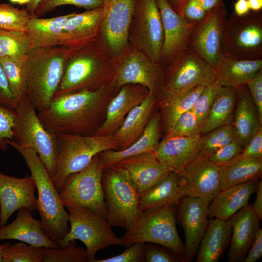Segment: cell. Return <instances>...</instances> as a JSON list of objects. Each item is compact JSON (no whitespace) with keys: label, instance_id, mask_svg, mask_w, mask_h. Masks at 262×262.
Segmentation results:
<instances>
[{"label":"cell","instance_id":"f35d334b","mask_svg":"<svg viewBox=\"0 0 262 262\" xmlns=\"http://www.w3.org/2000/svg\"><path fill=\"white\" fill-rule=\"evenodd\" d=\"M237 139L231 124L219 127L201 135L198 141L199 155L209 157L230 142Z\"/></svg>","mask_w":262,"mask_h":262},{"label":"cell","instance_id":"277c9868","mask_svg":"<svg viewBox=\"0 0 262 262\" xmlns=\"http://www.w3.org/2000/svg\"><path fill=\"white\" fill-rule=\"evenodd\" d=\"M70 49L65 46L34 47L28 53L26 95L38 112L45 110L55 96Z\"/></svg>","mask_w":262,"mask_h":262},{"label":"cell","instance_id":"e0dca14e","mask_svg":"<svg viewBox=\"0 0 262 262\" xmlns=\"http://www.w3.org/2000/svg\"><path fill=\"white\" fill-rule=\"evenodd\" d=\"M219 166L200 155L178 172L184 196L200 198L210 203L220 191Z\"/></svg>","mask_w":262,"mask_h":262},{"label":"cell","instance_id":"11a10c76","mask_svg":"<svg viewBox=\"0 0 262 262\" xmlns=\"http://www.w3.org/2000/svg\"><path fill=\"white\" fill-rule=\"evenodd\" d=\"M206 14L207 11L195 0H189L184 9V17L190 22H198L204 18Z\"/></svg>","mask_w":262,"mask_h":262},{"label":"cell","instance_id":"44dd1931","mask_svg":"<svg viewBox=\"0 0 262 262\" xmlns=\"http://www.w3.org/2000/svg\"><path fill=\"white\" fill-rule=\"evenodd\" d=\"M148 93L147 88L139 84H127L121 86L106 105L105 119L94 134H113L130 111L140 103Z\"/></svg>","mask_w":262,"mask_h":262},{"label":"cell","instance_id":"30bf717a","mask_svg":"<svg viewBox=\"0 0 262 262\" xmlns=\"http://www.w3.org/2000/svg\"><path fill=\"white\" fill-rule=\"evenodd\" d=\"M104 170L98 154L84 168L69 175L59 193L63 206L84 207L105 218L106 207L102 184Z\"/></svg>","mask_w":262,"mask_h":262},{"label":"cell","instance_id":"4316f807","mask_svg":"<svg viewBox=\"0 0 262 262\" xmlns=\"http://www.w3.org/2000/svg\"><path fill=\"white\" fill-rule=\"evenodd\" d=\"M161 126L162 115L158 113L151 116L142 136L131 146L122 150H108L99 153L104 169L124 159L154 152L160 143Z\"/></svg>","mask_w":262,"mask_h":262},{"label":"cell","instance_id":"e575fe53","mask_svg":"<svg viewBox=\"0 0 262 262\" xmlns=\"http://www.w3.org/2000/svg\"><path fill=\"white\" fill-rule=\"evenodd\" d=\"M205 86H197L180 94L162 93L157 98L162 111L164 131L167 134L179 117L191 110Z\"/></svg>","mask_w":262,"mask_h":262},{"label":"cell","instance_id":"83f0119b","mask_svg":"<svg viewBox=\"0 0 262 262\" xmlns=\"http://www.w3.org/2000/svg\"><path fill=\"white\" fill-rule=\"evenodd\" d=\"M259 180L220 190L209 204V217L228 220L248 203L256 191Z\"/></svg>","mask_w":262,"mask_h":262},{"label":"cell","instance_id":"7a4b0ae2","mask_svg":"<svg viewBox=\"0 0 262 262\" xmlns=\"http://www.w3.org/2000/svg\"><path fill=\"white\" fill-rule=\"evenodd\" d=\"M23 158L37 191L36 210L40 216L45 234L58 247L69 232V213L63 206L52 179L37 153L33 149L23 147L12 140H7Z\"/></svg>","mask_w":262,"mask_h":262},{"label":"cell","instance_id":"91938a15","mask_svg":"<svg viewBox=\"0 0 262 262\" xmlns=\"http://www.w3.org/2000/svg\"><path fill=\"white\" fill-rule=\"evenodd\" d=\"M206 11L225 5L223 0H195Z\"/></svg>","mask_w":262,"mask_h":262},{"label":"cell","instance_id":"4dcf8cb0","mask_svg":"<svg viewBox=\"0 0 262 262\" xmlns=\"http://www.w3.org/2000/svg\"><path fill=\"white\" fill-rule=\"evenodd\" d=\"M232 234L230 220H209L201 240L196 262H218L230 244Z\"/></svg>","mask_w":262,"mask_h":262},{"label":"cell","instance_id":"8992f818","mask_svg":"<svg viewBox=\"0 0 262 262\" xmlns=\"http://www.w3.org/2000/svg\"><path fill=\"white\" fill-rule=\"evenodd\" d=\"M57 139L58 155L52 180L59 193L62 190L66 178L84 168L95 156L108 150L119 149L114 134H61L57 136Z\"/></svg>","mask_w":262,"mask_h":262},{"label":"cell","instance_id":"74e56055","mask_svg":"<svg viewBox=\"0 0 262 262\" xmlns=\"http://www.w3.org/2000/svg\"><path fill=\"white\" fill-rule=\"evenodd\" d=\"M28 54L0 58L11 92L18 103L26 97V66Z\"/></svg>","mask_w":262,"mask_h":262},{"label":"cell","instance_id":"ab89813d","mask_svg":"<svg viewBox=\"0 0 262 262\" xmlns=\"http://www.w3.org/2000/svg\"><path fill=\"white\" fill-rule=\"evenodd\" d=\"M33 48L26 32L0 29V58L27 54Z\"/></svg>","mask_w":262,"mask_h":262},{"label":"cell","instance_id":"d6986e66","mask_svg":"<svg viewBox=\"0 0 262 262\" xmlns=\"http://www.w3.org/2000/svg\"><path fill=\"white\" fill-rule=\"evenodd\" d=\"M36 185L31 175L17 178L0 172V228L7 225L13 213L25 208L36 210Z\"/></svg>","mask_w":262,"mask_h":262},{"label":"cell","instance_id":"ee69618b","mask_svg":"<svg viewBox=\"0 0 262 262\" xmlns=\"http://www.w3.org/2000/svg\"><path fill=\"white\" fill-rule=\"evenodd\" d=\"M102 4L103 0H43L36 8L33 16L41 17L62 5H72L89 10Z\"/></svg>","mask_w":262,"mask_h":262},{"label":"cell","instance_id":"52a82bcc","mask_svg":"<svg viewBox=\"0 0 262 262\" xmlns=\"http://www.w3.org/2000/svg\"><path fill=\"white\" fill-rule=\"evenodd\" d=\"M15 110L16 116L12 140L21 147L33 149L52 179L58 155L57 136L45 128L37 111L26 97L18 103Z\"/></svg>","mask_w":262,"mask_h":262},{"label":"cell","instance_id":"7402d4cb","mask_svg":"<svg viewBox=\"0 0 262 262\" xmlns=\"http://www.w3.org/2000/svg\"><path fill=\"white\" fill-rule=\"evenodd\" d=\"M102 16V6L79 14L75 13L66 22L58 45L76 49L96 41Z\"/></svg>","mask_w":262,"mask_h":262},{"label":"cell","instance_id":"6125c7cd","mask_svg":"<svg viewBox=\"0 0 262 262\" xmlns=\"http://www.w3.org/2000/svg\"><path fill=\"white\" fill-rule=\"evenodd\" d=\"M250 10L253 12L261 11L262 0H247Z\"/></svg>","mask_w":262,"mask_h":262},{"label":"cell","instance_id":"03108f58","mask_svg":"<svg viewBox=\"0 0 262 262\" xmlns=\"http://www.w3.org/2000/svg\"><path fill=\"white\" fill-rule=\"evenodd\" d=\"M9 243L6 242H5L3 244L0 245V262H1L2 253L4 249L9 245Z\"/></svg>","mask_w":262,"mask_h":262},{"label":"cell","instance_id":"6da1fadb","mask_svg":"<svg viewBox=\"0 0 262 262\" xmlns=\"http://www.w3.org/2000/svg\"><path fill=\"white\" fill-rule=\"evenodd\" d=\"M118 89L111 82L97 90L82 89L55 96L37 115L45 128L56 136L93 135L98 127L105 104Z\"/></svg>","mask_w":262,"mask_h":262},{"label":"cell","instance_id":"ba28073f","mask_svg":"<svg viewBox=\"0 0 262 262\" xmlns=\"http://www.w3.org/2000/svg\"><path fill=\"white\" fill-rule=\"evenodd\" d=\"M177 204H173L143 215L122 237L124 246L138 242L154 243L170 249L184 259L185 246L177 229Z\"/></svg>","mask_w":262,"mask_h":262},{"label":"cell","instance_id":"d6a6232c","mask_svg":"<svg viewBox=\"0 0 262 262\" xmlns=\"http://www.w3.org/2000/svg\"><path fill=\"white\" fill-rule=\"evenodd\" d=\"M214 69L219 85L236 89L246 84L262 69V59L237 60L221 55Z\"/></svg>","mask_w":262,"mask_h":262},{"label":"cell","instance_id":"ac0fdd59","mask_svg":"<svg viewBox=\"0 0 262 262\" xmlns=\"http://www.w3.org/2000/svg\"><path fill=\"white\" fill-rule=\"evenodd\" d=\"M209 203L195 197L183 196L177 204V213L185 236L184 262L196 254L209 220Z\"/></svg>","mask_w":262,"mask_h":262},{"label":"cell","instance_id":"8d00e7d4","mask_svg":"<svg viewBox=\"0 0 262 262\" xmlns=\"http://www.w3.org/2000/svg\"><path fill=\"white\" fill-rule=\"evenodd\" d=\"M262 174V159L235 157L228 164L219 166L221 190L260 180Z\"/></svg>","mask_w":262,"mask_h":262},{"label":"cell","instance_id":"d4e9b609","mask_svg":"<svg viewBox=\"0 0 262 262\" xmlns=\"http://www.w3.org/2000/svg\"><path fill=\"white\" fill-rule=\"evenodd\" d=\"M117 164L127 170L139 195L172 171L157 159L154 152L127 158Z\"/></svg>","mask_w":262,"mask_h":262},{"label":"cell","instance_id":"ffe728a7","mask_svg":"<svg viewBox=\"0 0 262 262\" xmlns=\"http://www.w3.org/2000/svg\"><path fill=\"white\" fill-rule=\"evenodd\" d=\"M155 0L164 30L160 61L164 68L176 54L188 48L190 36L198 22H190L178 14L166 0Z\"/></svg>","mask_w":262,"mask_h":262},{"label":"cell","instance_id":"603a6c76","mask_svg":"<svg viewBox=\"0 0 262 262\" xmlns=\"http://www.w3.org/2000/svg\"><path fill=\"white\" fill-rule=\"evenodd\" d=\"M232 234L228 253L229 262H244L260 227L251 204H247L230 218Z\"/></svg>","mask_w":262,"mask_h":262},{"label":"cell","instance_id":"836d02e7","mask_svg":"<svg viewBox=\"0 0 262 262\" xmlns=\"http://www.w3.org/2000/svg\"><path fill=\"white\" fill-rule=\"evenodd\" d=\"M237 98L236 89L219 85L208 116L202 127L201 135L219 127L232 123Z\"/></svg>","mask_w":262,"mask_h":262},{"label":"cell","instance_id":"f5cc1de1","mask_svg":"<svg viewBox=\"0 0 262 262\" xmlns=\"http://www.w3.org/2000/svg\"><path fill=\"white\" fill-rule=\"evenodd\" d=\"M246 85L262 121V69L257 72Z\"/></svg>","mask_w":262,"mask_h":262},{"label":"cell","instance_id":"9c48e42d","mask_svg":"<svg viewBox=\"0 0 262 262\" xmlns=\"http://www.w3.org/2000/svg\"><path fill=\"white\" fill-rule=\"evenodd\" d=\"M66 208L69 213L70 228L59 247H64L71 241L79 240L85 246L88 262H93L98 250L113 245L124 246L122 238L115 235L105 218L78 205Z\"/></svg>","mask_w":262,"mask_h":262},{"label":"cell","instance_id":"60d3db41","mask_svg":"<svg viewBox=\"0 0 262 262\" xmlns=\"http://www.w3.org/2000/svg\"><path fill=\"white\" fill-rule=\"evenodd\" d=\"M43 247L24 242L9 245L4 249L1 262H43Z\"/></svg>","mask_w":262,"mask_h":262},{"label":"cell","instance_id":"db71d44e","mask_svg":"<svg viewBox=\"0 0 262 262\" xmlns=\"http://www.w3.org/2000/svg\"><path fill=\"white\" fill-rule=\"evenodd\" d=\"M18 102L12 94L9 83L0 61V104L16 109Z\"/></svg>","mask_w":262,"mask_h":262},{"label":"cell","instance_id":"94428289","mask_svg":"<svg viewBox=\"0 0 262 262\" xmlns=\"http://www.w3.org/2000/svg\"><path fill=\"white\" fill-rule=\"evenodd\" d=\"M173 10L180 15L184 16L185 6L189 0H166Z\"/></svg>","mask_w":262,"mask_h":262},{"label":"cell","instance_id":"816d5d0a","mask_svg":"<svg viewBox=\"0 0 262 262\" xmlns=\"http://www.w3.org/2000/svg\"><path fill=\"white\" fill-rule=\"evenodd\" d=\"M236 157L262 159V126L249 141L242 152Z\"/></svg>","mask_w":262,"mask_h":262},{"label":"cell","instance_id":"681fc988","mask_svg":"<svg viewBox=\"0 0 262 262\" xmlns=\"http://www.w3.org/2000/svg\"><path fill=\"white\" fill-rule=\"evenodd\" d=\"M243 149L244 147L240 142L236 139L213 153L208 159L215 164L221 166L232 161L239 155Z\"/></svg>","mask_w":262,"mask_h":262},{"label":"cell","instance_id":"484cf974","mask_svg":"<svg viewBox=\"0 0 262 262\" xmlns=\"http://www.w3.org/2000/svg\"><path fill=\"white\" fill-rule=\"evenodd\" d=\"M16 216L9 225L0 228V241L13 239L42 247L58 248L44 233L39 221L27 209H18Z\"/></svg>","mask_w":262,"mask_h":262},{"label":"cell","instance_id":"f1b7e54d","mask_svg":"<svg viewBox=\"0 0 262 262\" xmlns=\"http://www.w3.org/2000/svg\"><path fill=\"white\" fill-rule=\"evenodd\" d=\"M157 102V98L149 92L140 103L130 111L113 133L119 145L118 150L128 147L142 136Z\"/></svg>","mask_w":262,"mask_h":262},{"label":"cell","instance_id":"e7e4bbea","mask_svg":"<svg viewBox=\"0 0 262 262\" xmlns=\"http://www.w3.org/2000/svg\"><path fill=\"white\" fill-rule=\"evenodd\" d=\"M12 3L18 4H27L30 0H9Z\"/></svg>","mask_w":262,"mask_h":262},{"label":"cell","instance_id":"f907efd6","mask_svg":"<svg viewBox=\"0 0 262 262\" xmlns=\"http://www.w3.org/2000/svg\"><path fill=\"white\" fill-rule=\"evenodd\" d=\"M144 243H134L118 255L106 259H95L93 262H144Z\"/></svg>","mask_w":262,"mask_h":262},{"label":"cell","instance_id":"3957f363","mask_svg":"<svg viewBox=\"0 0 262 262\" xmlns=\"http://www.w3.org/2000/svg\"><path fill=\"white\" fill-rule=\"evenodd\" d=\"M115 72V59L96 41L70 48L55 96L82 89L97 90L111 83Z\"/></svg>","mask_w":262,"mask_h":262},{"label":"cell","instance_id":"5bb4252c","mask_svg":"<svg viewBox=\"0 0 262 262\" xmlns=\"http://www.w3.org/2000/svg\"><path fill=\"white\" fill-rule=\"evenodd\" d=\"M115 72L112 82L117 88L127 84L145 87L158 98L164 90V68L129 43L115 59Z\"/></svg>","mask_w":262,"mask_h":262},{"label":"cell","instance_id":"f6af8a7d","mask_svg":"<svg viewBox=\"0 0 262 262\" xmlns=\"http://www.w3.org/2000/svg\"><path fill=\"white\" fill-rule=\"evenodd\" d=\"M201 128L195 114L190 110L179 117L171 131L166 135L194 136L200 134Z\"/></svg>","mask_w":262,"mask_h":262},{"label":"cell","instance_id":"4fadbf2b","mask_svg":"<svg viewBox=\"0 0 262 262\" xmlns=\"http://www.w3.org/2000/svg\"><path fill=\"white\" fill-rule=\"evenodd\" d=\"M129 43L160 63L164 30L155 0H136L128 32Z\"/></svg>","mask_w":262,"mask_h":262},{"label":"cell","instance_id":"9f6ffc18","mask_svg":"<svg viewBox=\"0 0 262 262\" xmlns=\"http://www.w3.org/2000/svg\"><path fill=\"white\" fill-rule=\"evenodd\" d=\"M262 255V229L258 230L253 243L244 260V262H255Z\"/></svg>","mask_w":262,"mask_h":262},{"label":"cell","instance_id":"2e32d148","mask_svg":"<svg viewBox=\"0 0 262 262\" xmlns=\"http://www.w3.org/2000/svg\"><path fill=\"white\" fill-rule=\"evenodd\" d=\"M228 12L225 5L207 12L192 31L188 48L214 66L221 56Z\"/></svg>","mask_w":262,"mask_h":262},{"label":"cell","instance_id":"b9f144b4","mask_svg":"<svg viewBox=\"0 0 262 262\" xmlns=\"http://www.w3.org/2000/svg\"><path fill=\"white\" fill-rule=\"evenodd\" d=\"M32 16L26 9H18L7 3H0V29L25 32Z\"/></svg>","mask_w":262,"mask_h":262},{"label":"cell","instance_id":"6f0895ef","mask_svg":"<svg viewBox=\"0 0 262 262\" xmlns=\"http://www.w3.org/2000/svg\"><path fill=\"white\" fill-rule=\"evenodd\" d=\"M256 197L252 207L260 220H262V181H259L255 192Z\"/></svg>","mask_w":262,"mask_h":262},{"label":"cell","instance_id":"cb8c5ba5","mask_svg":"<svg viewBox=\"0 0 262 262\" xmlns=\"http://www.w3.org/2000/svg\"><path fill=\"white\" fill-rule=\"evenodd\" d=\"M200 134L191 136L166 135L154 152L157 159L172 171H180L199 155Z\"/></svg>","mask_w":262,"mask_h":262},{"label":"cell","instance_id":"bcb514c9","mask_svg":"<svg viewBox=\"0 0 262 262\" xmlns=\"http://www.w3.org/2000/svg\"><path fill=\"white\" fill-rule=\"evenodd\" d=\"M218 86L217 81L205 86L195 105L191 109L195 114L201 127L208 116Z\"/></svg>","mask_w":262,"mask_h":262},{"label":"cell","instance_id":"7bdbcfd3","mask_svg":"<svg viewBox=\"0 0 262 262\" xmlns=\"http://www.w3.org/2000/svg\"><path fill=\"white\" fill-rule=\"evenodd\" d=\"M75 241L63 247H43V262H88L85 248L77 246Z\"/></svg>","mask_w":262,"mask_h":262},{"label":"cell","instance_id":"d590c367","mask_svg":"<svg viewBox=\"0 0 262 262\" xmlns=\"http://www.w3.org/2000/svg\"><path fill=\"white\" fill-rule=\"evenodd\" d=\"M75 13L50 18L32 16L29 20L25 32L33 48L59 46V38L64 26L67 19Z\"/></svg>","mask_w":262,"mask_h":262},{"label":"cell","instance_id":"c3c4849f","mask_svg":"<svg viewBox=\"0 0 262 262\" xmlns=\"http://www.w3.org/2000/svg\"><path fill=\"white\" fill-rule=\"evenodd\" d=\"M16 114V110L0 104V151L5 152L9 145L7 140H12L13 129Z\"/></svg>","mask_w":262,"mask_h":262},{"label":"cell","instance_id":"1f68e13d","mask_svg":"<svg viewBox=\"0 0 262 262\" xmlns=\"http://www.w3.org/2000/svg\"><path fill=\"white\" fill-rule=\"evenodd\" d=\"M184 196L178 174L171 171L150 188L139 195V207L146 214L167 205L177 204Z\"/></svg>","mask_w":262,"mask_h":262},{"label":"cell","instance_id":"8fae6325","mask_svg":"<svg viewBox=\"0 0 262 262\" xmlns=\"http://www.w3.org/2000/svg\"><path fill=\"white\" fill-rule=\"evenodd\" d=\"M221 55L237 60L262 59V14L232 13L226 21Z\"/></svg>","mask_w":262,"mask_h":262},{"label":"cell","instance_id":"7dc6e473","mask_svg":"<svg viewBox=\"0 0 262 262\" xmlns=\"http://www.w3.org/2000/svg\"><path fill=\"white\" fill-rule=\"evenodd\" d=\"M144 262H184L182 257L170 249L151 243L144 245Z\"/></svg>","mask_w":262,"mask_h":262},{"label":"cell","instance_id":"be15d7a7","mask_svg":"<svg viewBox=\"0 0 262 262\" xmlns=\"http://www.w3.org/2000/svg\"><path fill=\"white\" fill-rule=\"evenodd\" d=\"M42 0H30V2L26 5V8L25 9L32 16H34L36 8Z\"/></svg>","mask_w":262,"mask_h":262},{"label":"cell","instance_id":"5b68a950","mask_svg":"<svg viewBox=\"0 0 262 262\" xmlns=\"http://www.w3.org/2000/svg\"><path fill=\"white\" fill-rule=\"evenodd\" d=\"M102 184L106 220L112 227L131 229L143 214L139 207V194L127 170L118 164L105 169Z\"/></svg>","mask_w":262,"mask_h":262},{"label":"cell","instance_id":"f546056e","mask_svg":"<svg viewBox=\"0 0 262 262\" xmlns=\"http://www.w3.org/2000/svg\"><path fill=\"white\" fill-rule=\"evenodd\" d=\"M236 90L237 101L231 124L237 140L244 148L262 126V121L246 84Z\"/></svg>","mask_w":262,"mask_h":262},{"label":"cell","instance_id":"7c38bea8","mask_svg":"<svg viewBox=\"0 0 262 262\" xmlns=\"http://www.w3.org/2000/svg\"><path fill=\"white\" fill-rule=\"evenodd\" d=\"M216 80L214 67L188 48L176 54L164 68L163 93L180 94Z\"/></svg>","mask_w":262,"mask_h":262},{"label":"cell","instance_id":"680465c9","mask_svg":"<svg viewBox=\"0 0 262 262\" xmlns=\"http://www.w3.org/2000/svg\"><path fill=\"white\" fill-rule=\"evenodd\" d=\"M234 13L238 16H244L249 12L247 0H237L234 4Z\"/></svg>","mask_w":262,"mask_h":262},{"label":"cell","instance_id":"9a60e30c","mask_svg":"<svg viewBox=\"0 0 262 262\" xmlns=\"http://www.w3.org/2000/svg\"><path fill=\"white\" fill-rule=\"evenodd\" d=\"M136 0H103V16L96 42L114 59L129 45V29Z\"/></svg>","mask_w":262,"mask_h":262}]
</instances>
